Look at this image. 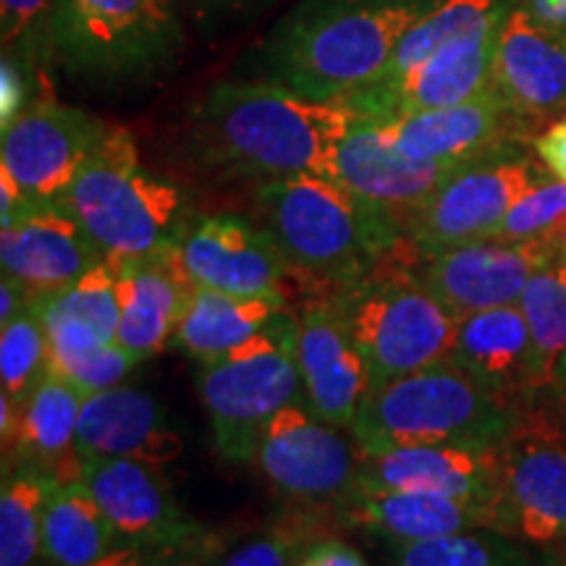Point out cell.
Listing matches in <instances>:
<instances>
[{
    "instance_id": "7bdbcfd3",
    "label": "cell",
    "mask_w": 566,
    "mask_h": 566,
    "mask_svg": "<svg viewBox=\"0 0 566 566\" xmlns=\"http://www.w3.org/2000/svg\"><path fill=\"white\" fill-rule=\"evenodd\" d=\"M300 566H367V562L342 541H317L304 548Z\"/></svg>"
},
{
    "instance_id": "681fc988",
    "label": "cell",
    "mask_w": 566,
    "mask_h": 566,
    "mask_svg": "<svg viewBox=\"0 0 566 566\" xmlns=\"http://www.w3.org/2000/svg\"><path fill=\"white\" fill-rule=\"evenodd\" d=\"M551 566H566V558H564V562H558V564H551Z\"/></svg>"
},
{
    "instance_id": "bcb514c9",
    "label": "cell",
    "mask_w": 566,
    "mask_h": 566,
    "mask_svg": "<svg viewBox=\"0 0 566 566\" xmlns=\"http://www.w3.org/2000/svg\"><path fill=\"white\" fill-rule=\"evenodd\" d=\"M554 386L558 388V391H562L564 396H566V354L562 359H558V365H556V378H554Z\"/></svg>"
},
{
    "instance_id": "4316f807",
    "label": "cell",
    "mask_w": 566,
    "mask_h": 566,
    "mask_svg": "<svg viewBox=\"0 0 566 566\" xmlns=\"http://www.w3.org/2000/svg\"><path fill=\"white\" fill-rule=\"evenodd\" d=\"M342 501L346 520L388 537L415 543L428 537L491 527L488 509L424 491H349Z\"/></svg>"
},
{
    "instance_id": "f546056e",
    "label": "cell",
    "mask_w": 566,
    "mask_h": 566,
    "mask_svg": "<svg viewBox=\"0 0 566 566\" xmlns=\"http://www.w3.org/2000/svg\"><path fill=\"white\" fill-rule=\"evenodd\" d=\"M512 9V0H438L433 9L420 21H415L412 30L401 38L384 76L370 87H394L407 80L415 69H420L424 61L433 59L451 40L485 30L495 21H504Z\"/></svg>"
},
{
    "instance_id": "e0dca14e",
    "label": "cell",
    "mask_w": 566,
    "mask_h": 566,
    "mask_svg": "<svg viewBox=\"0 0 566 566\" xmlns=\"http://www.w3.org/2000/svg\"><path fill=\"white\" fill-rule=\"evenodd\" d=\"M296 317V363L304 386V405L328 424L352 430L373 391L363 354L331 300L307 304Z\"/></svg>"
},
{
    "instance_id": "5bb4252c",
    "label": "cell",
    "mask_w": 566,
    "mask_h": 566,
    "mask_svg": "<svg viewBox=\"0 0 566 566\" xmlns=\"http://www.w3.org/2000/svg\"><path fill=\"white\" fill-rule=\"evenodd\" d=\"M176 258L195 286L239 296H283V281L292 273L271 233L239 216L197 218Z\"/></svg>"
},
{
    "instance_id": "836d02e7",
    "label": "cell",
    "mask_w": 566,
    "mask_h": 566,
    "mask_svg": "<svg viewBox=\"0 0 566 566\" xmlns=\"http://www.w3.org/2000/svg\"><path fill=\"white\" fill-rule=\"evenodd\" d=\"M48 370V331L40 310L30 304L13 321L0 323V394L21 407Z\"/></svg>"
},
{
    "instance_id": "ee69618b",
    "label": "cell",
    "mask_w": 566,
    "mask_h": 566,
    "mask_svg": "<svg viewBox=\"0 0 566 566\" xmlns=\"http://www.w3.org/2000/svg\"><path fill=\"white\" fill-rule=\"evenodd\" d=\"M520 9L535 21L554 32H566V0H520Z\"/></svg>"
},
{
    "instance_id": "b9f144b4",
    "label": "cell",
    "mask_w": 566,
    "mask_h": 566,
    "mask_svg": "<svg viewBox=\"0 0 566 566\" xmlns=\"http://www.w3.org/2000/svg\"><path fill=\"white\" fill-rule=\"evenodd\" d=\"M535 153L556 179L566 181V111L541 137H535Z\"/></svg>"
},
{
    "instance_id": "d590c367",
    "label": "cell",
    "mask_w": 566,
    "mask_h": 566,
    "mask_svg": "<svg viewBox=\"0 0 566 566\" xmlns=\"http://www.w3.org/2000/svg\"><path fill=\"white\" fill-rule=\"evenodd\" d=\"M566 229V181L551 176L541 187L522 197L509 210L504 223L493 233L501 242H525V239H551Z\"/></svg>"
},
{
    "instance_id": "2e32d148",
    "label": "cell",
    "mask_w": 566,
    "mask_h": 566,
    "mask_svg": "<svg viewBox=\"0 0 566 566\" xmlns=\"http://www.w3.org/2000/svg\"><path fill=\"white\" fill-rule=\"evenodd\" d=\"M451 171L454 168L441 163L409 158L388 137L384 122L357 113H352V122L336 145L334 179L359 200L391 212L405 229Z\"/></svg>"
},
{
    "instance_id": "d6986e66",
    "label": "cell",
    "mask_w": 566,
    "mask_h": 566,
    "mask_svg": "<svg viewBox=\"0 0 566 566\" xmlns=\"http://www.w3.org/2000/svg\"><path fill=\"white\" fill-rule=\"evenodd\" d=\"M491 92L525 126L566 111V32L537 27L520 6L509 11L495 45Z\"/></svg>"
},
{
    "instance_id": "3957f363",
    "label": "cell",
    "mask_w": 566,
    "mask_h": 566,
    "mask_svg": "<svg viewBox=\"0 0 566 566\" xmlns=\"http://www.w3.org/2000/svg\"><path fill=\"white\" fill-rule=\"evenodd\" d=\"M254 208L292 273L328 283L334 292L365 279L409 242L407 229L391 212L325 176L263 181L254 192Z\"/></svg>"
},
{
    "instance_id": "c3c4849f",
    "label": "cell",
    "mask_w": 566,
    "mask_h": 566,
    "mask_svg": "<svg viewBox=\"0 0 566 566\" xmlns=\"http://www.w3.org/2000/svg\"><path fill=\"white\" fill-rule=\"evenodd\" d=\"M200 3V0H197ZM202 3H221V0H202Z\"/></svg>"
},
{
    "instance_id": "ac0fdd59",
    "label": "cell",
    "mask_w": 566,
    "mask_h": 566,
    "mask_svg": "<svg viewBox=\"0 0 566 566\" xmlns=\"http://www.w3.org/2000/svg\"><path fill=\"white\" fill-rule=\"evenodd\" d=\"M105 254L66 202L40 205L17 223L0 226V268L32 302L80 281Z\"/></svg>"
},
{
    "instance_id": "e575fe53",
    "label": "cell",
    "mask_w": 566,
    "mask_h": 566,
    "mask_svg": "<svg viewBox=\"0 0 566 566\" xmlns=\"http://www.w3.org/2000/svg\"><path fill=\"white\" fill-rule=\"evenodd\" d=\"M516 304L527 317L541 370L554 386L556 365L566 354V281L554 271L535 273Z\"/></svg>"
},
{
    "instance_id": "d4e9b609",
    "label": "cell",
    "mask_w": 566,
    "mask_h": 566,
    "mask_svg": "<svg viewBox=\"0 0 566 566\" xmlns=\"http://www.w3.org/2000/svg\"><path fill=\"white\" fill-rule=\"evenodd\" d=\"M122 265V325L116 342L142 365L174 342L195 283L181 271L176 247Z\"/></svg>"
},
{
    "instance_id": "9a60e30c",
    "label": "cell",
    "mask_w": 566,
    "mask_h": 566,
    "mask_svg": "<svg viewBox=\"0 0 566 566\" xmlns=\"http://www.w3.org/2000/svg\"><path fill=\"white\" fill-rule=\"evenodd\" d=\"M504 21L451 40L394 87H365L336 105L375 122H391L407 113L451 108L475 101L491 90L495 45Z\"/></svg>"
},
{
    "instance_id": "484cf974",
    "label": "cell",
    "mask_w": 566,
    "mask_h": 566,
    "mask_svg": "<svg viewBox=\"0 0 566 566\" xmlns=\"http://www.w3.org/2000/svg\"><path fill=\"white\" fill-rule=\"evenodd\" d=\"M84 394L53 367L42 375L30 399L19 407V430L11 446V464H32L59 483L82 480L84 462L76 454ZM3 454V459H9Z\"/></svg>"
},
{
    "instance_id": "d6a6232c",
    "label": "cell",
    "mask_w": 566,
    "mask_h": 566,
    "mask_svg": "<svg viewBox=\"0 0 566 566\" xmlns=\"http://www.w3.org/2000/svg\"><path fill=\"white\" fill-rule=\"evenodd\" d=\"M396 566H530L520 541L499 530L475 527L462 533L394 543Z\"/></svg>"
},
{
    "instance_id": "ab89813d",
    "label": "cell",
    "mask_w": 566,
    "mask_h": 566,
    "mask_svg": "<svg viewBox=\"0 0 566 566\" xmlns=\"http://www.w3.org/2000/svg\"><path fill=\"white\" fill-rule=\"evenodd\" d=\"M302 554L304 551L292 535L265 533L226 551L212 566H300Z\"/></svg>"
},
{
    "instance_id": "8fae6325",
    "label": "cell",
    "mask_w": 566,
    "mask_h": 566,
    "mask_svg": "<svg viewBox=\"0 0 566 566\" xmlns=\"http://www.w3.org/2000/svg\"><path fill=\"white\" fill-rule=\"evenodd\" d=\"M554 268L551 239L501 242L483 239L449 247V250L420 254L409 263V273L449 310L457 321L520 302L535 273Z\"/></svg>"
},
{
    "instance_id": "f1b7e54d",
    "label": "cell",
    "mask_w": 566,
    "mask_h": 566,
    "mask_svg": "<svg viewBox=\"0 0 566 566\" xmlns=\"http://www.w3.org/2000/svg\"><path fill=\"white\" fill-rule=\"evenodd\" d=\"M122 543L82 480L53 488L42 520V566H90Z\"/></svg>"
},
{
    "instance_id": "1f68e13d",
    "label": "cell",
    "mask_w": 566,
    "mask_h": 566,
    "mask_svg": "<svg viewBox=\"0 0 566 566\" xmlns=\"http://www.w3.org/2000/svg\"><path fill=\"white\" fill-rule=\"evenodd\" d=\"M32 304L40 310L42 323H82L105 342H116L122 325V265L105 258L80 281Z\"/></svg>"
},
{
    "instance_id": "6da1fadb",
    "label": "cell",
    "mask_w": 566,
    "mask_h": 566,
    "mask_svg": "<svg viewBox=\"0 0 566 566\" xmlns=\"http://www.w3.org/2000/svg\"><path fill=\"white\" fill-rule=\"evenodd\" d=\"M438 0H302L258 48L263 82L342 103L384 76L405 34Z\"/></svg>"
},
{
    "instance_id": "7a4b0ae2",
    "label": "cell",
    "mask_w": 566,
    "mask_h": 566,
    "mask_svg": "<svg viewBox=\"0 0 566 566\" xmlns=\"http://www.w3.org/2000/svg\"><path fill=\"white\" fill-rule=\"evenodd\" d=\"M352 113L315 103L271 82H216L195 108L200 153L247 179H334L336 145Z\"/></svg>"
},
{
    "instance_id": "ffe728a7",
    "label": "cell",
    "mask_w": 566,
    "mask_h": 566,
    "mask_svg": "<svg viewBox=\"0 0 566 566\" xmlns=\"http://www.w3.org/2000/svg\"><path fill=\"white\" fill-rule=\"evenodd\" d=\"M446 363L509 405H520L551 386L537 363L533 334L520 304L462 317Z\"/></svg>"
},
{
    "instance_id": "52a82bcc",
    "label": "cell",
    "mask_w": 566,
    "mask_h": 566,
    "mask_svg": "<svg viewBox=\"0 0 566 566\" xmlns=\"http://www.w3.org/2000/svg\"><path fill=\"white\" fill-rule=\"evenodd\" d=\"M491 530L533 548H566V396L556 386L520 401L495 446Z\"/></svg>"
},
{
    "instance_id": "4fadbf2b",
    "label": "cell",
    "mask_w": 566,
    "mask_h": 566,
    "mask_svg": "<svg viewBox=\"0 0 566 566\" xmlns=\"http://www.w3.org/2000/svg\"><path fill=\"white\" fill-rule=\"evenodd\" d=\"M252 462L296 499H344L357 480L359 449L307 405H289L268 420Z\"/></svg>"
},
{
    "instance_id": "44dd1931",
    "label": "cell",
    "mask_w": 566,
    "mask_h": 566,
    "mask_svg": "<svg viewBox=\"0 0 566 566\" xmlns=\"http://www.w3.org/2000/svg\"><path fill=\"white\" fill-rule=\"evenodd\" d=\"M352 491H424L488 509L495 491V446L462 443L399 446L384 454L359 457Z\"/></svg>"
},
{
    "instance_id": "8992f818",
    "label": "cell",
    "mask_w": 566,
    "mask_h": 566,
    "mask_svg": "<svg viewBox=\"0 0 566 566\" xmlns=\"http://www.w3.org/2000/svg\"><path fill=\"white\" fill-rule=\"evenodd\" d=\"M514 412L516 405L472 384L451 363H438L370 391L349 433L359 457L422 443L493 449Z\"/></svg>"
},
{
    "instance_id": "7c38bea8",
    "label": "cell",
    "mask_w": 566,
    "mask_h": 566,
    "mask_svg": "<svg viewBox=\"0 0 566 566\" xmlns=\"http://www.w3.org/2000/svg\"><path fill=\"white\" fill-rule=\"evenodd\" d=\"M111 126L71 105L40 101L0 129V174L34 205L63 202Z\"/></svg>"
},
{
    "instance_id": "74e56055",
    "label": "cell",
    "mask_w": 566,
    "mask_h": 566,
    "mask_svg": "<svg viewBox=\"0 0 566 566\" xmlns=\"http://www.w3.org/2000/svg\"><path fill=\"white\" fill-rule=\"evenodd\" d=\"M139 363L118 342L87 346V349L51 359V367L74 384L84 396L122 386Z\"/></svg>"
},
{
    "instance_id": "cb8c5ba5",
    "label": "cell",
    "mask_w": 566,
    "mask_h": 566,
    "mask_svg": "<svg viewBox=\"0 0 566 566\" xmlns=\"http://www.w3.org/2000/svg\"><path fill=\"white\" fill-rule=\"evenodd\" d=\"M82 483L124 541H168L205 530L179 506L155 464L139 459H92L84 462Z\"/></svg>"
},
{
    "instance_id": "8d00e7d4",
    "label": "cell",
    "mask_w": 566,
    "mask_h": 566,
    "mask_svg": "<svg viewBox=\"0 0 566 566\" xmlns=\"http://www.w3.org/2000/svg\"><path fill=\"white\" fill-rule=\"evenodd\" d=\"M221 543L208 530L168 541H124L116 551L90 566H212Z\"/></svg>"
},
{
    "instance_id": "603a6c76",
    "label": "cell",
    "mask_w": 566,
    "mask_h": 566,
    "mask_svg": "<svg viewBox=\"0 0 566 566\" xmlns=\"http://www.w3.org/2000/svg\"><path fill=\"white\" fill-rule=\"evenodd\" d=\"M388 137L415 160L464 166L512 145L514 134L525 129L491 90L475 101L451 108L407 113L384 122Z\"/></svg>"
},
{
    "instance_id": "277c9868",
    "label": "cell",
    "mask_w": 566,
    "mask_h": 566,
    "mask_svg": "<svg viewBox=\"0 0 566 566\" xmlns=\"http://www.w3.org/2000/svg\"><path fill=\"white\" fill-rule=\"evenodd\" d=\"M184 45L176 0H53L34 59L71 82L118 90L158 80L179 63Z\"/></svg>"
},
{
    "instance_id": "30bf717a",
    "label": "cell",
    "mask_w": 566,
    "mask_h": 566,
    "mask_svg": "<svg viewBox=\"0 0 566 566\" xmlns=\"http://www.w3.org/2000/svg\"><path fill=\"white\" fill-rule=\"evenodd\" d=\"M551 176L543 163L520 155L512 145L464 163L409 218V244L430 254L493 239L509 210Z\"/></svg>"
},
{
    "instance_id": "7402d4cb",
    "label": "cell",
    "mask_w": 566,
    "mask_h": 566,
    "mask_svg": "<svg viewBox=\"0 0 566 566\" xmlns=\"http://www.w3.org/2000/svg\"><path fill=\"white\" fill-rule=\"evenodd\" d=\"M76 454L92 459H139L163 467L184 454V441L168 422L166 409L134 386L84 396L76 424Z\"/></svg>"
},
{
    "instance_id": "83f0119b",
    "label": "cell",
    "mask_w": 566,
    "mask_h": 566,
    "mask_svg": "<svg viewBox=\"0 0 566 566\" xmlns=\"http://www.w3.org/2000/svg\"><path fill=\"white\" fill-rule=\"evenodd\" d=\"M286 310V296H239L195 286L176 325L174 342L197 363L218 357L263 331Z\"/></svg>"
},
{
    "instance_id": "4dcf8cb0",
    "label": "cell",
    "mask_w": 566,
    "mask_h": 566,
    "mask_svg": "<svg viewBox=\"0 0 566 566\" xmlns=\"http://www.w3.org/2000/svg\"><path fill=\"white\" fill-rule=\"evenodd\" d=\"M59 480L32 464H6L0 491V566H42V520Z\"/></svg>"
},
{
    "instance_id": "f6af8a7d",
    "label": "cell",
    "mask_w": 566,
    "mask_h": 566,
    "mask_svg": "<svg viewBox=\"0 0 566 566\" xmlns=\"http://www.w3.org/2000/svg\"><path fill=\"white\" fill-rule=\"evenodd\" d=\"M32 300L27 294V289L21 286L19 281H13L11 275L3 273V281H0V323H9L19 313H24L30 307Z\"/></svg>"
},
{
    "instance_id": "ba28073f",
    "label": "cell",
    "mask_w": 566,
    "mask_h": 566,
    "mask_svg": "<svg viewBox=\"0 0 566 566\" xmlns=\"http://www.w3.org/2000/svg\"><path fill=\"white\" fill-rule=\"evenodd\" d=\"M388 260L365 279L328 294L370 370L373 391L409 373L446 363L459 321L424 292L409 263Z\"/></svg>"
},
{
    "instance_id": "f35d334b",
    "label": "cell",
    "mask_w": 566,
    "mask_h": 566,
    "mask_svg": "<svg viewBox=\"0 0 566 566\" xmlns=\"http://www.w3.org/2000/svg\"><path fill=\"white\" fill-rule=\"evenodd\" d=\"M53 0H0V40L3 53H13L32 69L34 45Z\"/></svg>"
},
{
    "instance_id": "9c48e42d",
    "label": "cell",
    "mask_w": 566,
    "mask_h": 566,
    "mask_svg": "<svg viewBox=\"0 0 566 566\" xmlns=\"http://www.w3.org/2000/svg\"><path fill=\"white\" fill-rule=\"evenodd\" d=\"M296 331L300 317L281 310L250 342L200 363L197 388L218 454L229 462H252L268 420L283 407L304 405Z\"/></svg>"
},
{
    "instance_id": "7dc6e473",
    "label": "cell",
    "mask_w": 566,
    "mask_h": 566,
    "mask_svg": "<svg viewBox=\"0 0 566 566\" xmlns=\"http://www.w3.org/2000/svg\"><path fill=\"white\" fill-rule=\"evenodd\" d=\"M551 271H554L556 275H562V279L566 281V263H558L556 268H551Z\"/></svg>"
},
{
    "instance_id": "5b68a950",
    "label": "cell",
    "mask_w": 566,
    "mask_h": 566,
    "mask_svg": "<svg viewBox=\"0 0 566 566\" xmlns=\"http://www.w3.org/2000/svg\"><path fill=\"white\" fill-rule=\"evenodd\" d=\"M63 202L105 258L116 263L174 250L195 221L184 189L147 171L132 134L116 126L105 134Z\"/></svg>"
},
{
    "instance_id": "60d3db41",
    "label": "cell",
    "mask_w": 566,
    "mask_h": 566,
    "mask_svg": "<svg viewBox=\"0 0 566 566\" xmlns=\"http://www.w3.org/2000/svg\"><path fill=\"white\" fill-rule=\"evenodd\" d=\"M27 66L13 53H3V69H0V129L17 122L27 111V95H30V80Z\"/></svg>"
}]
</instances>
